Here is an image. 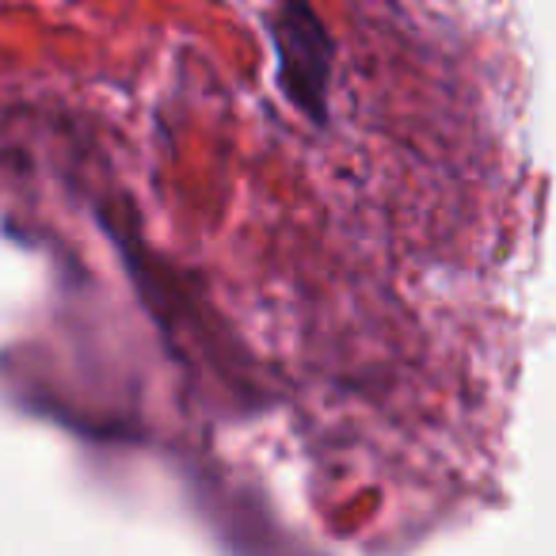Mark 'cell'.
Listing matches in <instances>:
<instances>
[{
	"label": "cell",
	"instance_id": "cell-1",
	"mask_svg": "<svg viewBox=\"0 0 556 556\" xmlns=\"http://www.w3.org/2000/svg\"><path fill=\"white\" fill-rule=\"evenodd\" d=\"M270 42L278 54V88L298 115L328 123V88H332L336 39L309 0H278L270 9Z\"/></svg>",
	"mask_w": 556,
	"mask_h": 556
}]
</instances>
